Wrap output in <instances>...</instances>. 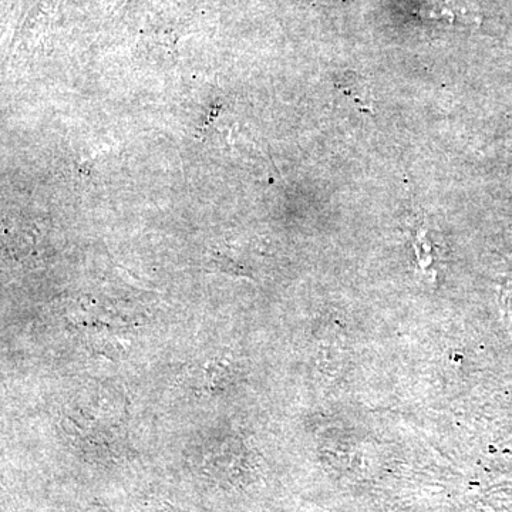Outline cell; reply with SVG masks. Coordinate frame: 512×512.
Masks as SVG:
<instances>
[{
  "label": "cell",
  "instance_id": "obj_1",
  "mask_svg": "<svg viewBox=\"0 0 512 512\" xmlns=\"http://www.w3.org/2000/svg\"><path fill=\"white\" fill-rule=\"evenodd\" d=\"M423 12L427 18L448 25H474L478 20L477 10L468 0H426Z\"/></svg>",
  "mask_w": 512,
  "mask_h": 512
}]
</instances>
